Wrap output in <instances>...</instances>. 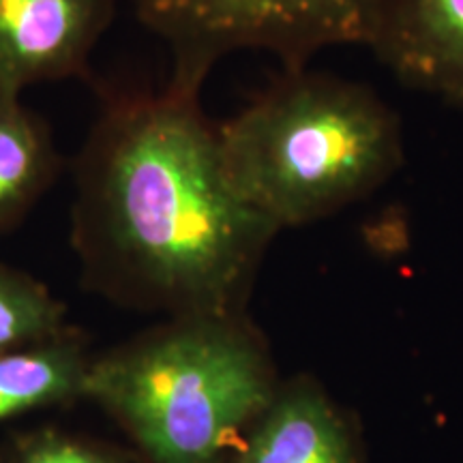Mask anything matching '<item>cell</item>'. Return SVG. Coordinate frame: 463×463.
Returning <instances> with one entry per match:
<instances>
[{"label": "cell", "instance_id": "obj_1", "mask_svg": "<svg viewBox=\"0 0 463 463\" xmlns=\"http://www.w3.org/2000/svg\"><path fill=\"white\" fill-rule=\"evenodd\" d=\"M75 159L71 241L116 303L239 317L279 228L239 194L198 89H103Z\"/></svg>", "mask_w": 463, "mask_h": 463}, {"label": "cell", "instance_id": "obj_2", "mask_svg": "<svg viewBox=\"0 0 463 463\" xmlns=\"http://www.w3.org/2000/svg\"><path fill=\"white\" fill-rule=\"evenodd\" d=\"M217 127L230 181L279 230L367 198L405 157L389 103L369 86L309 67L283 71Z\"/></svg>", "mask_w": 463, "mask_h": 463}, {"label": "cell", "instance_id": "obj_3", "mask_svg": "<svg viewBox=\"0 0 463 463\" xmlns=\"http://www.w3.org/2000/svg\"><path fill=\"white\" fill-rule=\"evenodd\" d=\"M273 364L239 317H176L92 358L99 403L153 463H225L273 402Z\"/></svg>", "mask_w": 463, "mask_h": 463}, {"label": "cell", "instance_id": "obj_4", "mask_svg": "<svg viewBox=\"0 0 463 463\" xmlns=\"http://www.w3.org/2000/svg\"><path fill=\"white\" fill-rule=\"evenodd\" d=\"M172 54L167 82L202 90L234 52H266L283 71L335 45L367 48L382 0H127Z\"/></svg>", "mask_w": 463, "mask_h": 463}, {"label": "cell", "instance_id": "obj_5", "mask_svg": "<svg viewBox=\"0 0 463 463\" xmlns=\"http://www.w3.org/2000/svg\"><path fill=\"white\" fill-rule=\"evenodd\" d=\"M120 0H0V86L86 78Z\"/></svg>", "mask_w": 463, "mask_h": 463}, {"label": "cell", "instance_id": "obj_6", "mask_svg": "<svg viewBox=\"0 0 463 463\" xmlns=\"http://www.w3.org/2000/svg\"><path fill=\"white\" fill-rule=\"evenodd\" d=\"M367 48L399 82L463 108V0H382Z\"/></svg>", "mask_w": 463, "mask_h": 463}, {"label": "cell", "instance_id": "obj_7", "mask_svg": "<svg viewBox=\"0 0 463 463\" xmlns=\"http://www.w3.org/2000/svg\"><path fill=\"white\" fill-rule=\"evenodd\" d=\"M225 463H358L356 439L331 397L309 380L279 386Z\"/></svg>", "mask_w": 463, "mask_h": 463}, {"label": "cell", "instance_id": "obj_8", "mask_svg": "<svg viewBox=\"0 0 463 463\" xmlns=\"http://www.w3.org/2000/svg\"><path fill=\"white\" fill-rule=\"evenodd\" d=\"M61 153L43 116L22 92L0 86V234L14 230L61 174Z\"/></svg>", "mask_w": 463, "mask_h": 463}, {"label": "cell", "instance_id": "obj_9", "mask_svg": "<svg viewBox=\"0 0 463 463\" xmlns=\"http://www.w3.org/2000/svg\"><path fill=\"white\" fill-rule=\"evenodd\" d=\"M92 358L67 335L0 354V422L84 399Z\"/></svg>", "mask_w": 463, "mask_h": 463}, {"label": "cell", "instance_id": "obj_10", "mask_svg": "<svg viewBox=\"0 0 463 463\" xmlns=\"http://www.w3.org/2000/svg\"><path fill=\"white\" fill-rule=\"evenodd\" d=\"M62 335L65 305L33 275L0 264V354Z\"/></svg>", "mask_w": 463, "mask_h": 463}, {"label": "cell", "instance_id": "obj_11", "mask_svg": "<svg viewBox=\"0 0 463 463\" xmlns=\"http://www.w3.org/2000/svg\"><path fill=\"white\" fill-rule=\"evenodd\" d=\"M17 463H114L99 449L61 436V433H39L22 444Z\"/></svg>", "mask_w": 463, "mask_h": 463}]
</instances>
